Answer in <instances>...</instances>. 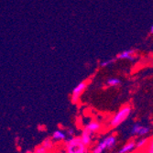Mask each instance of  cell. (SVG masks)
I'll return each instance as SVG.
<instances>
[{"instance_id":"cell-13","label":"cell","mask_w":153,"mask_h":153,"mask_svg":"<svg viewBox=\"0 0 153 153\" xmlns=\"http://www.w3.org/2000/svg\"><path fill=\"white\" fill-rule=\"evenodd\" d=\"M121 81L117 78H109L107 81H106V83L109 85V86H117L120 85Z\"/></svg>"},{"instance_id":"cell-21","label":"cell","mask_w":153,"mask_h":153,"mask_svg":"<svg viewBox=\"0 0 153 153\" xmlns=\"http://www.w3.org/2000/svg\"><path fill=\"white\" fill-rule=\"evenodd\" d=\"M131 153H141L140 151H138V150H137V151H133V152H131Z\"/></svg>"},{"instance_id":"cell-18","label":"cell","mask_w":153,"mask_h":153,"mask_svg":"<svg viewBox=\"0 0 153 153\" xmlns=\"http://www.w3.org/2000/svg\"><path fill=\"white\" fill-rule=\"evenodd\" d=\"M66 132H67V134H68L69 136H71V137H74V130L73 128H68Z\"/></svg>"},{"instance_id":"cell-12","label":"cell","mask_w":153,"mask_h":153,"mask_svg":"<svg viewBox=\"0 0 153 153\" xmlns=\"http://www.w3.org/2000/svg\"><path fill=\"white\" fill-rule=\"evenodd\" d=\"M141 153H153V137L149 138L146 147L140 151Z\"/></svg>"},{"instance_id":"cell-9","label":"cell","mask_w":153,"mask_h":153,"mask_svg":"<svg viewBox=\"0 0 153 153\" xmlns=\"http://www.w3.org/2000/svg\"><path fill=\"white\" fill-rule=\"evenodd\" d=\"M85 128H86L87 129H89L93 133H96V132L100 131V129L102 128V125H101L100 122H98L97 120H91L90 122H88L85 125Z\"/></svg>"},{"instance_id":"cell-10","label":"cell","mask_w":153,"mask_h":153,"mask_svg":"<svg viewBox=\"0 0 153 153\" xmlns=\"http://www.w3.org/2000/svg\"><path fill=\"white\" fill-rule=\"evenodd\" d=\"M54 143L55 142L51 137H46L42 141V143H41V145H42L48 151H51L54 149Z\"/></svg>"},{"instance_id":"cell-7","label":"cell","mask_w":153,"mask_h":153,"mask_svg":"<svg viewBox=\"0 0 153 153\" xmlns=\"http://www.w3.org/2000/svg\"><path fill=\"white\" fill-rule=\"evenodd\" d=\"M136 149V141L134 140H131L128 141L121 149L117 151V153H131Z\"/></svg>"},{"instance_id":"cell-20","label":"cell","mask_w":153,"mask_h":153,"mask_svg":"<svg viewBox=\"0 0 153 153\" xmlns=\"http://www.w3.org/2000/svg\"><path fill=\"white\" fill-rule=\"evenodd\" d=\"M24 153H34L33 151H31V150H27V151H25Z\"/></svg>"},{"instance_id":"cell-4","label":"cell","mask_w":153,"mask_h":153,"mask_svg":"<svg viewBox=\"0 0 153 153\" xmlns=\"http://www.w3.org/2000/svg\"><path fill=\"white\" fill-rule=\"evenodd\" d=\"M87 85H88L87 82L82 81V82H79L78 85L74 88V90L72 92V97H71V101L73 104H77L79 102L82 94L86 90Z\"/></svg>"},{"instance_id":"cell-3","label":"cell","mask_w":153,"mask_h":153,"mask_svg":"<svg viewBox=\"0 0 153 153\" xmlns=\"http://www.w3.org/2000/svg\"><path fill=\"white\" fill-rule=\"evenodd\" d=\"M117 144V136L111 134L104 137L92 149V153H103L106 149H111Z\"/></svg>"},{"instance_id":"cell-22","label":"cell","mask_w":153,"mask_h":153,"mask_svg":"<svg viewBox=\"0 0 153 153\" xmlns=\"http://www.w3.org/2000/svg\"><path fill=\"white\" fill-rule=\"evenodd\" d=\"M65 153H66V152H65Z\"/></svg>"},{"instance_id":"cell-19","label":"cell","mask_w":153,"mask_h":153,"mask_svg":"<svg viewBox=\"0 0 153 153\" xmlns=\"http://www.w3.org/2000/svg\"><path fill=\"white\" fill-rule=\"evenodd\" d=\"M149 34H153V25L149 27Z\"/></svg>"},{"instance_id":"cell-6","label":"cell","mask_w":153,"mask_h":153,"mask_svg":"<svg viewBox=\"0 0 153 153\" xmlns=\"http://www.w3.org/2000/svg\"><path fill=\"white\" fill-rule=\"evenodd\" d=\"M93 136H94V133L92 131H90L89 129H87L86 128H85L82 130L80 137H81L82 141L83 142V144L89 148L93 143Z\"/></svg>"},{"instance_id":"cell-5","label":"cell","mask_w":153,"mask_h":153,"mask_svg":"<svg viewBox=\"0 0 153 153\" xmlns=\"http://www.w3.org/2000/svg\"><path fill=\"white\" fill-rule=\"evenodd\" d=\"M136 53L137 51L134 49H129V50H125L121 52H119L117 56V60H128V61H135L136 59Z\"/></svg>"},{"instance_id":"cell-17","label":"cell","mask_w":153,"mask_h":153,"mask_svg":"<svg viewBox=\"0 0 153 153\" xmlns=\"http://www.w3.org/2000/svg\"><path fill=\"white\" fill-rule=\"evenodd\" d=\"M117 61V59L115 58V59H110V60H106V61H103V62H100V66L101 67H106V66H108V65H110V64H112L113 62H115Z\"/></svg>"},{"instance_id":"cell-1","label":"cell","mask_w":153,"mask_h":153,"mask_svg":"<svg viewBox=\"0 0 153 153\" xmlns=\"http://www.w3.org/2000/svg\"><path fill=\"white\" fill-rule=\"evenodd\" d=\"M66 153H87L88 147L83 144L80 137H71L64 142Z\"/></svg>"},{"instance_id":"cell-2","label":"cell","mask_w":153,"mask_h":153,"mask_svg":"<svg viewBox=\"0 0 153 153\" xmlns=\"http://www.w3.org/2000/svg\"><path fill=\"white\" fill-rule=\"evenodd\" d=\"M131 114V106L128 105H125L119 108L117 112L111 117L109 121V127L111 128H116L128 119Z\"/></svg>"},{"instance_id":"cell-11","label":"cell","mask_w":153,"mask_h":153,"mask_svg":"<svg viewBox=\"0 0 153 153\" xmlns=\"http://www.w3.org/2000/svg\"><path fill=\"white\" fill-rule=\"evenodd\" d=\"M148 141H149V138H147V137L137 140V141H136V150L141 151L146 147Z\"/></svg>"},{"instance_id":"cell-15","label":"cell","mask_w":153,"mask_h":153,"mask_svg":"<svg viewBox=\"0 0 153 153\" xmlns=\"http://www.w3.org/2000/svg\"><path fill=\"white\" fill-rule=\"evenodd\" d=\"M150 131V128L149 127H145V126H142L140 130V133H138V136L140 137H143V136H146L147 134H149Z\"/></svg>"},{"instance_id":"cell-16","label":"cell","mask_w":153,"mask_h":153,"mask_svg":"<svg viewBox=\"0 0 153 153\" xmlns=\"http://www.w3.org/2000/svg\"><path fill=\"white\" fill-rule=\"evenodd\" d=\"M34 153H48L49 151L42 146V145H40V146H38L35 148V149L33 150Z\"/></svg>"},{"instance_id":"cell-8","label":"cell","mask_w":153,"mask_h":153,"mask_svg":"<svg viewBox=\"0 0 153 153\" xmlns=\"http://www.w3.org/2000/svg\"><path fill=\"white\" fill-rule=\"evenodd\" d=\"M51 138L54 140V142H65L66 141V133L61 129L54 130L51 135Z\"/></svg>"},{"instance_id":"cell-14","label":"cell","mask_w":153,"mask_h":153,"mask_svg":"<svg viewBox=\"0 0 153 153\" xmlns=\"http://www.w3.org/2000/svg\"><path fill=\"white\" fill-rule=\"evenodd\" d=\"M142 127V125L138 124V123H136L133 125V127L131 128V134L132 135H136V136H138V133H140V130Z\"/></svg>"}]
</instances>
